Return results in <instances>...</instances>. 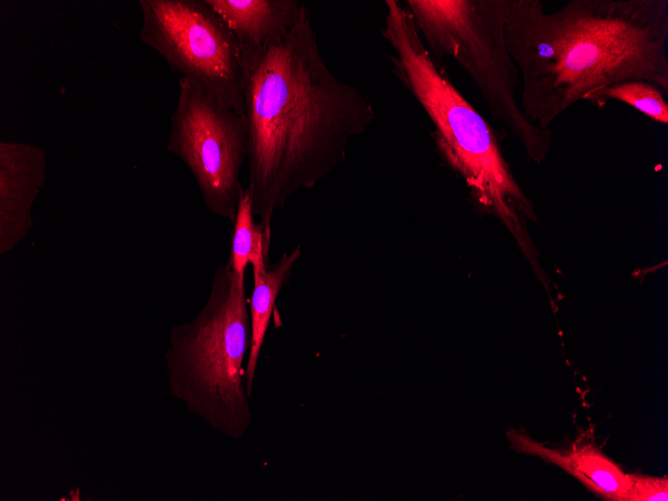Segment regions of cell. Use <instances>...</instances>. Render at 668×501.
<instances>
[{"instance_id": "cell-1", "label": "cell", "mask_w": 668, "mask_h": 501, "mask_svg": "<svg viewBox=\"0 0 668 501\" xmlns=\"http://www.w3.org/2000/svg\"><path fill=\"white\" fill-rule=\"evenodd\" d=\"M248 183L257 219L271 227L274 211L314 187L346 158L354 137L376 120L356 86L326 65L310 12L281 39L241 46Z\"/></svg>"}, {"instance_id": "cell-2", "label": "cell", "mask_w": 668, "mask_h": 501, "mask_svg": "<svg viewBox=\"0 0 668 501\" xmlns=\"http://www.w3.org/2000/svg\"><path fill=\"white\" fill-rule=\"evenodd\" d=\"M505 39L520 106L543 129L607 86L642 80L668 93V0H507Z\"/></svg>"}, {"instance_id": "cell-3", "label": "cell", "mask_w": 668, "mask_h": 501, "mask_svg": "<svg viewBox=\"0 0 668 501\" xmlns=\"http://www.w3.org/2000/svg\"><path fill=\"white\" fill-rule=\"evenodd\" d=\"M384 3L381 34L393 49L398 77L433 124L439 153L464 180L478 210L498 219L533 263L529 224L537 220L535 208L513 176L494 130L438 65L410 11L397 0Z\"/></svg>"}, {"instance_id": "cell-4", "label": "cell", "mask_w": 668, "mask_h": 501, "mask_svg": "<svg viewBox=\"0 0 668 501\" xmlns=\"http://www.w3.org/2000/svg\"><path fill=\"white\" fill-rule=\"evenodd\" d=\"M250 345L245 276L228 259L216 268L200 312L172 327L165 371L171 395L232 440L242 438L252 423L243 367Z\"/></svg>"}, {"instance_id": "cell-5", "label": "cell", "mask_w": 668, "mask_h": 501, "mask_svg": "<svg viewBox=\"0 0 668 501\" xmlns=\"http://www.w3.org/2000/svg\"><path fill=\"white\" fill-rule=\"evenodd\" d=\"M507 0H406L417 30L435 57H450L478 87L493 119L540 164L553 141L520 106L521 79L505 39Z\"/></svg>"}, {"instance_id": "cell-6", "label": "cell", "mask_w": 668, "mask_h": 501, "mask_svg": "<svg viewBox=\"0 0 668 501\" xmlns=\"http://www.w3.org/2000/svg\"><path fill=\"white\" fill-rule=\"evenodd\" d=\"M178 85L167 149L186 164L208 210L234 223L248 151L244 117L191 79Z\"/></svg>"}, {"instance_id": "cell-7", "label": "cell", "mask_w": 668, "mask_h": 501, "mask_svg": "<svg viewBox=\"0 0 668 501\" xmlns=\"http://www.w3.org/2000/svg\"><path fill=\"white\" fill-rule=\"evenodd\" d=\"M140 40L244 117L241 47L205 0H140Z\"/></svg>"}, {"instance_id": "cell-8", "label": "cell", "mask_w": 668, "mask_h": 501, "mask_svg": "<svg viewBox=\"0 0 668 501\" xmlns=\"http://www.w3.org/2000/svg\"><path fill=\"white\" fill-rule=\"evenodd\" d=\"M47 156L37 145L0 142V254L14 249L32 227V206L46 182Z\"/></svg>"}, {"instance_id": "cell-9", "label": "cell", "mask_w": 668, "mask_h": 501, "mask_svg": "<svg viewBox=\"0 0 668 501\" xmlns=\"http://www.w3.org/2000/svg\"><path fill=\"white\" fill-rule=\"evenodd\" d=\"M507 437L517 450L559 465L599 496L607 500H628L630 474L624 473L592 442L579 439L568 453H562L547 449L515 430H510Z\"/></svg>"}, {"instance_id": "cell-10", "label": "cell", "mask_w": 668, "mask_h": 501, "mask_svg": "<svg viewBox=\"0 0 668 501\" xmlns=\"http://www.w3.org/2000/svg\"><path fill=\"white\" fill-rule=\"evenodd\" d=\"M244 47H261L285 36L303 3L297 0H205Z\"/></svg>"}, {"instance_id": "cell-11", "label": "cell", "mask_w": 668, "mask_h": 501, "mask_svg": "<svg viewBox=\"0 0 668 501\" xmlns=\"http://www.w3.org/2000/svg\"><path fill=\"white\" fill-rule=\"evenodd\" d=\"M300 256V246H297L291 252H284L276 262L269 264L266 269H252L253 290L250 298H248L251 345L245 366V383L249 396L252 394L258 358L276 299L281 289L288 282L294 264Z\"/></svg>"}, {"instance_id": "cell-12", "label": "cell", "mask_w": 668, "mask_h": 501, "mask_svg": "<svg viewBox=\"0 0 668 501\" xmlns=\"http://www.w3.org/2000/svg\"><path fill=\"white\" fill-rule=\"evenodd\" d=\"M271 237V227L264 226L256 219L251 196L244 187L237 205L228 258L233 270L245 276L249 264L252 269H266L270 264Z\"/></svg>"}, {"instance_id": "cell-13", "label": "cell", "mask_w": 668, "mask_h": 501, "mask_svg": "<svg viewBox=\"0 0 668 501\" xmlns=\"http://www.w3.org/2000/svg\"><path fill=\"white\" fill-rule=\"evenodd\" d=\"M664 93L655 85L642 80H629L607 86L587 95L588 101L602 108L609 100H616L643 113L650 120L667 125L668 104Z\"/></svg>"}, {"instance_id": "cell-14", "label": "cell", "mask_w": 668, "mask_h": 501, "mask_svg": "<svg viewBox=\"0 0 668 501\" xmlns=\"http://www.w3.org/2000/svg\"><path fill=\"white\" fill-rule=\"evenodd\" d=\"M667 477L630 474V490L627 501H667Z\"/></svg>"}]
</instances>
